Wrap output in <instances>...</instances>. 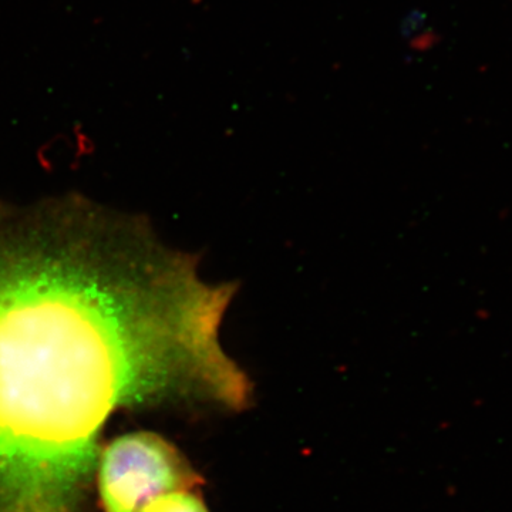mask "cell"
I'll list each match as a JSON object with an SVG mask.
<instances>
[{
	"instance_id": "1",
	"label": "cell",
	"mask_w": 512,
	"mask_h": 512,
	"mask_svg": "<svg viewBox=\"0 0 512 512\" xmlns=\"http://www.w3.org/2000/svg\"><path fill=\"white\" fill-rule=\"evenodd\" d=\"M147 225L82 202L0 208V512H76L123 406L241 410L251 382L220 328L238 284Z\"/></svg>"
},
{
	"instance_id": "3",
	"label": "cell",
	"mask_w": 512,
	"mask_h": 512,
	"mask_svg": "<svg viewBox=\"0 0 512 512\" xmlns=\"http://www.w3.org/2000/svg\"><path fill=\"white\" fill-rule=\"evenodd\" d=\"M137 512H210L197 488L175 490L158 495L144 504Z\"/></svg>"
},
{
	"instance_id": "2",
	"label": "cell",
	"mask_w": 512,
	"mask_h": 512,
	"mask_svg": "<svg viewBox=\"0 0 512 512\" xmlns=\"http://www.w3.org/2000/svg\"><path fill=\"white\" fill-rule=\"evenodd\" d=\"M97 487L104 512H137L158 495L194 490L202 478L170 441L150 431L124 434L97 457Z\"/></svg>"
}]
</instances>
